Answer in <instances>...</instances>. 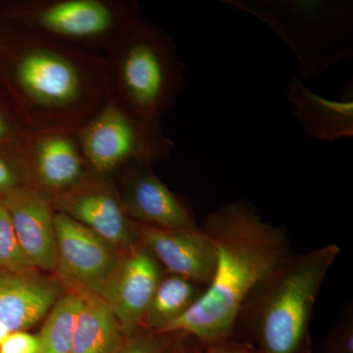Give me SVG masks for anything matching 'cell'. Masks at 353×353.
<instances>
[{
    "instance_id": "obj_18",
    "label": "cell",
    "mask_w": 353,
    "mask_h": 353,
    "mask_svg": "<svg viewBox=\"0 0 353 353\" xmlns=\"http://www.w3.org/2000/svg\"><path fill=\"white\" fill-rule=\"evenodd\" d=\"M41 23L51 31L88 38L108 29L112 21L110 10L99 1L72 0L50 7L41 16Z\"/></svg>"
},
{
    "instance_id": "obj_4",
    "label": "cell",
    "mask_w": 353,
    "mask_h": 353,
    "mask_svg": "<svg viewBox=\"0 0 353 353\" xmlns=\"http://www.w3.org/2000/svg\"><path fill=\"white\" fill-rule=\"evenodd\" d=\"M162 32L134 25L120 61V81L137 117L155 120L175 101L183 85V65Z\"/></svg>"
},
{
    "instance_id": "obj_2",
    "label": "cell",
    "mask_w": 353,
    "mask_h": 353,
    "mask_svg": "<svg viewBox=\"0 0 353 353\" xmlns=\"http://www.w3.org/2000/svg\"><path fill=\"white\" fill-rule=\"evenodd\" d=\"M340 252L331 243L290 255L253 292L246 304L252 305L257 353H309L315 301Z\"/></svg>"
},
{
    "instance_id": "obj_7",
    "label": "cell",
    "mask_w": 353,
    "mask_h": 353,
    "mask_svg": "<svg viewBox=\"0 0 353 353\" xmlns=\"http://www.w3.org/2000/svg\"><path fill=\"white\" fill-rule=\"evenodd\" d=\"M162 277L161 265L139 243L123 254L117 268L97 292L127 339L143 329V318Z\"/></svg>"
},
{
    "instance_id": "obj_16",
    "label": "cell",
    "mask_w": 353,
    "mask_h": 353,
    "mask_svg": "<svg viewBox=\"0 0 353 353\" xmlns=\"http://www.w3.org/2000/svg\"><path fill=\"white\" fill-rule=\"evenodd\" d=\"M36 171L44 187L55 192H66L78 185L83 165L73 141L62 136L44 139L37 148Z\"/></svg>"
},
{
    "instance_id": "obj_23",
    "label": "cell",
    "mask_w": 353,
    "mask_h": 353,
    "mask_svg": "<svg viewBox=\"0 0 353 353\" xmlns=\"http://www.w3.org/2000/svg\"><path fill=\"white\" fill-rule=\"evenodd\" d=\"M38 336L27 331L12 332L0 347V353H38Z\"/></svg>"
},
{
    "instance_id": "obj_14",
    "label": "cell",
    "mask_w": 353,
    "mask_h": 353,
    "mask_svg": "<svg viewBox=\"0 0 353 353\" xmlns=\"http://www.w3.org/2000/svg\"><path fill=\"white\" fill-rule=\"evenodd\" d=\"M17 76L26 92L44 104L69 103L80 92L76 69L63 58L51 53L32 52L23 58Z\"/></svg>"
},
{
    "instance_id": "obj_21",
    "label": "cell",
    "mask_w": 353,
    "mask_h": 353,
    "mask_svg": "<svg viewBox=\"0 0 353 353\" xmlns=\"http://www.w3.org/2000/svg\"><path fill=\"white\" fill-rule=\"evenodd\" d=\"M323 353H353V312L352 306L343 311L329 334Z\"/></svg>"
},
{
    "instance_id": "obj_11",
    "label": "cell",
    "mask_w": 353,
    "mask_h": 353,
    "mask_svg": "<svg viewBox=\"0 0 353 353\" xmlns=\"http://www.w3.org/2000/svg\"><path fill=\"white\" fill-rule=\"evenodd\" d=\"M137 225L161 229L199 228L190 209L145 164L127 175L122 201Z\"/></svg>"
},
{
    "instance_id": "obj_1",
    "label": "cell",
    "mask_w": 353,
    "mask_h": 353,
    "mask_svg": "<svg viewBox=\"0 0 353 353\" xmlns=\"http://www.w3.org/2000/svg\"><path fill=\"white\" fill-rule=\"evenodd\" d=\"M201 228L216 250L212 279L196 303L160 334H185L208 347L231 339L253 292L292 253L284 228L265 222L245 201L215 209Z\"/></svg>"
},
{
    "instance_id": "obj_3",
    "label": "cell",
    "mask_w": 353,
    "mask_h": 353,
    "mask_svg": "<svg viewBox=\"0 0 353 353\" xmlns=\"http://www.w3.org/2000/svg\"><path fill=\"white\" fill-rule=\"evenodd\" d=\"M271 28L299 63V78L320 75L353 55L350 0H224Z\"/></svg>"
},
{
    "instance_id": "obj_20",
    "label": "cell",
    "mask_w": 353,
    "mask_h": 353,
    "mask_svg": "<svg viewBox=\"0 0 353 353\" xmlns=\"http://www.w3.org/2000/svg\"><path fill=\"white\" fill-rule=\"evenodd\" d=\"M0 270L3 273H37L26 259L14 231L10 215L0 197Z\"/></svg>"
},
{
    "instance_id": "obj_13",
    "label": "cell",
    "mask_w": 353,
    "mask_h": 353,
    "mask_svg": "<svg viewBox=\"0 0 353 353\" xmlns=\"http://www.w3.org/2000/svg\"><path fill=\"white\" fill-rule=\"evenodd\" d=\"M287 99L304 132L318 141L334 143L353 137V99L331 101L316 94L297 76L287 83Z\"/></svg>"
},
{
    "instance_id": "obj_26",
    "label": "cell",
    "mask_w": 353,
    "mask_h": 353,
    "mask_svg": "<svg viewBox=\"0 0 353 353\" xmlns=\"http://www.w3.org/2000/svg\"><path fill=\"white\" fill-rule=\"evenodd\" d=\"M10 334V330L0 323V347H1L2 343H4V341L6 340L7 336H8Z\"/></svg>"
},
{
    "instance_id": "obj_19",
    "label": "cell",
    "mask_w": 353,
    "mask_h": 353,
    "mask_svg": "<svg viewBox=\"0 0 353 353\" xmlns=\"http://www.w3.org/2000/svg\"><path fill=\"white\" fill-rule=\"evenodd\" d=\"M82 292L70 289L61 294L46 315L39 333L38 353H70Z\"/></svg>"
},
{
    "instance_id": "obj_27",
    "label": "cell",
    "mask_w": 353,
    "mask_h": 353,
    "mask_svg": "<svg viewBox=\"0 0 353 353\" xmlns=\"http://www.w3.org/2000/svg\"><path fill=\"white\" fill-rule=\"evenodd\" d=\"M7 134V127L6 122L2 119L1 115H0V139H3Z\"/></svg>"
},
{
    "instance_id": "obj_15",
    "label": "cell",
    "mask_w": 353,
    "mask_h": 353,
    "mask_svg": "<svg viewBox=\"0 0 353 353\" xmlns=\"http://www.w3.org/2000/svg\"><path fill=\"white\" fill-rule=\"evenodd\" d=\"M81 292L82 305L70 353H117L127 338L112 310L97 294Z\"/></svg>"
},
{
    "instance_id": "obj_8",
    "label": "cell",
    "mask_w": 353,
    "mask_h": 353,
    "mask_svg": "<svg viewBox=\"0 0 353 353\" xmlns=\"http://www.w3.org/2000/svg\"><path fill=\"white\" fill-rule=\"evenodd\" d=\"M54 206L58 212L88 228L121 253L139 243L138 225L127 214L122 201L103 183H79L60 192Z\"/></svg>"
},
{
    "instance_id": "obj_28",
    "label": "cell",
    "mask_w": 353,
    "mask_h": 353,
    "mask_svg": "<svg viewBox=\"0 0 353 353\" xmlns=\"http://www.w3.org/2000/svg\"><path fill=\"white\" fill-rule=\"evenodd\" d=\"M0 273H3V272H1V270H0Z\"/></svg>"
},
{
    "instance_id": "obj_17",
    "label": "cell",
    "mask_w": 353,
    "mask_h": 353,
    "mask_svg": "<svg viewBox=\"0 0 353 353\" xmlns=\"http://www.w3.org/2000/svg\"><path fill=\"white\" fill-rule=\"evenodd\" d=\"M205 288L180 276H163L143 318L141 328L162 333L171 323L185 314L201 297Z\"/></svg>"
},
{
    "instance_id": "obj_24",
    "label": "cell",
    "mask_w": 353,
    "mask_h": 353,
    "mask_svg": "<svg viewBox=\"0 0 353 353\" xmlns=\"http://www.w3.org/2000/svg\"><path fill=\"white\" fill-rule=\"evenodd\" d=\"M20 187L17 172L0 157V197Z\"/></svg>"
},
{
    "instance_id": "obj_5",
    "label": "cell",
    "mask_w": 353,
    "mask_h": 353,
    "mask_svg": "<svg viewBox=\"0 0 353 353\" xmlns=\"http://www.w3.org/2000/svg\"><path fill=\"white\" fill-rule=\"evenodd\" d=\"M83 148L97 170H112L132 157L150 159L164 157L171 143L158 131L155 120L134 118L110 108L85 130Z\"/></svg>"
},
{
    "instance_id": "obj_10",
    "label": "cell",
    "mask_w": 353,
    "mask_h": 353,
    "mask_svg": "<svg viewBox=\"0 0 353 353\" xmlns=\"http://www.w3.org/2000/svg\"><path fill=\"white\" fill-rule=\"evenodd\" d=\"M21 250L37 271H54L57 250L54 213L39 192L18 187L1 196Z\"/></svg>"
},
{
    "instance_id": "obj_22",
    "label": "cell",
    "mask_w": 353,
    "mask_h": 353,
    "mask_svg": "<svg viewBox=\"0 0 353 353\" xmlns=\"http://www.w3.org/2000/svg\"><path fill=\"white\" fill-rule=\"evenodd\" d=\"M145 330V329H143ZM164 334L146 331L137 332L127 339L117 353H173L164 340Z\"/></svg>"
},
{
    "instance_id": "obj_25",
    "label": "cell",
    "mask_w": 353,
    "mask_h": 353,
    "mask_svg": "<svg viewBox=\"0 0 353 353\" xmlns=\"http://www.w3.org/2000/svg\"><path fill=\"white\" fill-rule=\"evenodd\" d=\"M204 353H257L255 348L243 345V343H236V341L229 340L220 341V343H213V345L205 347Z\"/></svg>"
},
{
    "instance_id": "obj_12",
    "label": "cell",
    "mask_w": 353,
    "mask_h": 353,
    "mask_svg": "<svg viewBox=\"0 0 353 353\" xmlns=\"http://www.w3.org/2000/svg\"><path fill=\"white\" fill-rule=\"evenodd\" d=\"M63 294L59 283L37 273H0V323L27 331L46 317Z\"/></svg>"
},
{
    "instance_id": "obj_6",
    "label": "cell",
    "mask_w": 353,
    "mask_h": 353,
    "mask_svg": "<svg viewBox=\"0 0 353 353\" xmlns=\"http://www.w3.org/2000/svg\"><path fill=\"white\" fill-rule=\"evenodd\" d=\"M54 227L58 275L70 289L97 294L124 253L63 213L54 215Z\"/></svg>"
},
{
    "instance_id": "obj_9",
    "label": "cell",
    "mask_w": 353,
    "mask_h": 353,
    "mask_svg": "<svg viewBox=\"0 0 353 353\" xmlns=\"http://www.w3.org/2000/svg\"><path fill=\"white\" fill-rule=\"evenodd\" d=\"M139 243L148 248L169 274L206 288L216 264L214 245L197 229H161L138 225Z\"/></svg>"
}]
</instances>
